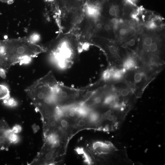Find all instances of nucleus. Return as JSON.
<instances>
[{
    "label": "nucleus",
    "instance_id": "obj_1",
    "mask_svg": "<svg viewBox=\"0 0 165 165\" xmlns=\"http://www.w3.org/2000/svg\"><path fill=\"white\" fill-rule=\"evenodd\" d=\"M47 51V47L27 37L0 39V68L6 72L12 66L28 63Z\"/></svg>",
    "mask_w": 165,
    "mask_h": 165
},
{
    "label": "nucleus",
    "instance_id": "obj_2",
    "mask_svg": "<svg viewBox=\"0 0 165 165\" xmlns=\"http://www.w3.org/2000/svg\"><path fill=\"white\" fill-rule=\"evenodd\" d=\"M72 35L68 34L58 38L47 49L52 59L61 69L70 68L79 58L81 45L77 39L73 38Z\"/></svg>",
    "mask_w": 165,
    "mask_h": 165
},
{
    "label": "nucleus",
    "instance_id": "obj_3",
    "mask_svg": "<svg viewBox=\"0 0 165 165\" xmlns=\"http://www.w3.org/2000/svg\"><path fill=\"white\" fill-rule=\"evenodd\" d=\"M54 94L57 106L61 108L74 103H79L81 89L70 87L59 82L54 89Z\"/></svg>",
    "mask_w": 165,
    "mask_h": 165
},
{
    "label": "nucleus",
    "instance_id": "obj_4",
    "mask_svg": "<svg viewBox=\"0 0 165 165\" xmlns=\"http://www.w3.org/2000/svg\"><path fill=\"white\" fill-rule=\"evenodd\" d=\"M19 137L10 129L4 119L0 120V150H7L10 145L16 142Z\"/></svg>",
    "mask_w": 165,
    "mask_h": 165
},
{
    "label": "nucleus",
    "instance_id": "obj_5",
    "mask_svg": "<svg viewBox=\"0 0 165 165\" xmlns=\"http://www.w3.org/2000/svg\"><path fill=\"white\" fill-rule=\"evenodd\" d=\"M114 33L115 41L122 43L137 34V32L136 29L126 25L120 19L119 21L115 24Z\"/></svg>",
    "mask_w": 165,
    "mask_h": 165
},
{
    "label": "nucleus",
    "instance_id": "obj_6",
    "mask_svg": "<svg viewBox=\"0 0 165 165\" xmlns=\"http://www.w3.org/2000/svg\"><path fill=\"white\" fill-rule=\"evenodd\" d=\"M99 82L90 84L85 87L81 88V94L79 103L82 104L87 100L100 88L98 86Z\"/></svg>",
    "mask_w": 165,
    "mask_h": 165
},
{
    "label": "nucleus",
    "instance_id": "obj_7",
    "mask_svg": "<svg viewBox=\"0 0 165 165\" xmlns=\"http://www.w3.org/2000/svg\"><path fill=\"white\" fill-rule=\"evenodd\" d=\"M9 88L5 85L0 84V100H2L5 104L11 98Z\"/></svg>",
    "mask_w": 165,
    "mask_h": 165
},
{
    "label": "nucleus",
    "instance_id": "obj_8",
    "mask_svg": "<svg viewBox=\"0 0 165 165\" xmlns=\"http://www.w3.org/2000/svg\"><path fill=\"white\" fill-rule=\"evenodd\" d=\"M58 122V127L62 130H66L69 128L70 125L69 122L67 119L61 118Z\"/></svg>",
    "mask_w": 165,
    "mask_h": 165
},
{
    "label": "nucleus",
    "instance_id": "obj_9",
    "mask_svg": "<svg viewBox=\"0 0 165 165\" xmlns=\"http://www.w3.org/2000/svg\"><path fill=\"white\" fill-rule=\"evenodd\" d=\"M87 122L84 119H81L78 120L76 123V126L78 127H83L86 125Z\"/></svg>",
    "mask_w": 165,
    "mask_h": 165
},
{
    "label": "nucleus",
    "instance_id": "obj_10",
    "mask_svg": "<svg viewBox=\"0 0 165 165\" xmlns=\"http://www.w3.org/2000/svg\"><path fill=\"white\" fill-rule=\"evenodd\" d=\"M141 75L140 73H136L134 75V79L135 82H139L141 81Z\"/></svg>",
    "mask_w": 165,
    "mask_h": 165
},
{
    "label": "nucleus",
    "instance_id": "obj_11",
    "mask_svg": "<svg viewBox=\"0 0 165 165\" xmlns=\"http://www.w3.org/2000/svg\"><path fill=\"white\" fill-rule=\"evenodd\" d=\"M12 131L15 133H17L20 131L21 127L20 125H16L12 129Z\"/></svg>",
    "mask_w": 165,
    "mask_h": 165
},
{
    "label": "nucleus",
    "instance_id": "obj_12",
    "mask_svg": "<svg viewBox=\"0 0 165 165\" xmlns=\"http://www.w3.org/2000/svg\"><path fill=\"white\" fill-rule=\"evenodd\" d=\"M6 72L2 69L0 68V76L2 78L6 77Z\"/></svg>",
    "mask_w": 165,
    "mask_h": 165
},
{
    "label": "nucleus",
    "instance_id": "obj_13",
    "mask_svg": "<svg viewBox=\"0 0 165 165\" xmlns=\"http://www.w3.org/2000/svg\"><path fill=\"white\" fill-rule=\"evenodd\" d=\"M2 2L9 4H12L15 0H0Z\"/></svg>",
    "mask_w": 165,
    "mask_h": 165
},
{
    "label": "nucleus",
    "instance_id": "obj_14",
    "mask_svg": "<svg viewBox=\"0 0 165 165\" xmlns=\"http://www.w3.org/2000/svg\"><path fill=\"white\" fill-rule=\"evenodd\" d=\"M129 93L128 90L125 89L123 90L121 92V94L123 96H127Z\"/></svg>",
    "mask_w": 165,
    "mask_h": 165
},
{
    "label": "nucleus",
    "instance_id": "obj_15",
    "mask_svg": "<svg viewBox=\"0 0 165 165\" xmlns=\"http://www.w3.org/2000/svg\"><path fill=\"white\" fill-rule=\"evenodd\" d=\"M107 119L109 121H112L114 119V117L113 116L110 115L107 116Z\"/></svg>",
    "mask_w": 165,
    "mask_h": 165
},
{
    "label": "nucleus",
    "instance_id": "obj_16",
    "mask_svg": "<svg viewBox=\"0 0 165 165\" xmlns=\"http://www.w3.org/2000/svg\"><path fill=\"white\" fill-rule=\"evenodd\" d=\"M114 101L115 103H117L119 102V99L118 97H116L114 99Z\"/></svg>",
    "mask_w": 165,
    "mask_h": 165
},
{
    "label": "nucleus",
    "instance_id": "obj_17",
    "mask_svg": "<svg viewBox=\"0 0 165 165\" xmlns=\"http://www.w3.org/2000/svg\"><path fill=\"white\" fill-rule=\"evenodd\" d=\"M112 111L111 110H108L107 111L105 112V115L107 116H108L110 115H111L112 114Z\"/></svg>",
    "mask_w": 165,
    "mask_h": 165
},
{
    "label": "nucleus",
    "instance_id": "obj_18",
    "mask_svg": "<svg viewBox=\"0 0 165 165\" xmlns=\"http://www.w3.org/2000/svg\"><path fill=\"white\" fill-rule=\"evenodd\" d=\"M138 56V54L135 52H134L132 54V57L134 58H136Z\"/></svg>",
    "mask_w": 165,
    "mask_h": 165
}]
</instances>
